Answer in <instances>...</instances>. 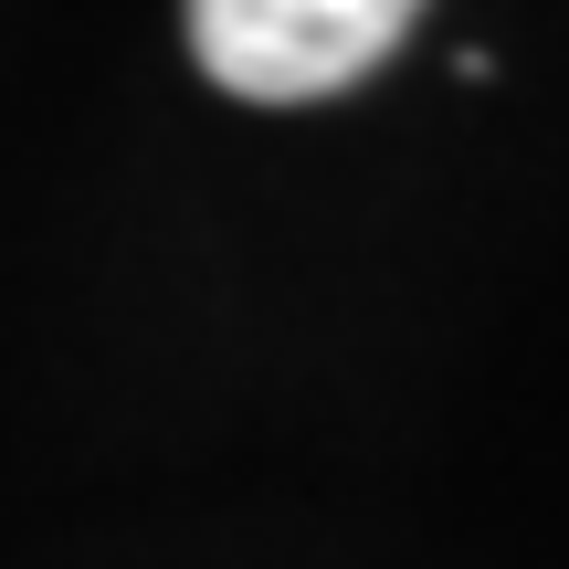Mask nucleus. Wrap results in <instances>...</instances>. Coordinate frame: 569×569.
<instances>
[{"label": "nucleus", "instance_id": "obj_1", "mask_svg": "<svg viewBox=\"0 0 569 569\" xmlns=\"http://www.w3.org/2000/svg\"><path fill=\"white\" fill-rule=\"evenodd\" d=\"M411 21L422 0H190V53L243 106H317L390 63Z\"/></svg>", "mask_w": 569, "mask_h": 569}]
</instances>
